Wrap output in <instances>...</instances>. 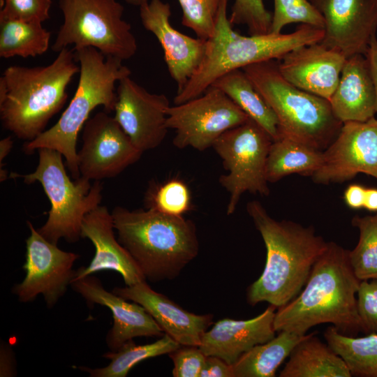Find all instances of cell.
I'll return each mask as SVG.
<instances>
[{"label": "cell", "mask_w": 377, "mask_h": 377, "mask_svg": "<svg viewBox=\"0 0 377 377\" xmlns=\"http://www.w3.org/2000/svg\"><path fill=\"white\" fill-rule=\"evenodd\" d=\"M348 253L336 242H328L300 293L276 311V332L304 335L316 325L330 323L345 334L362 332L357 309L361 281L354 274Z\"/></svg>", "instance_id": "obj_1"}, {"label": "cell", "mask_w": 377, "mask_h": 377, "mask_svg": "<svg viewBox=\"0 0 377 377\" xmlns=\"http://www.w3.org/2000/svg\"><path fill=\"white\" fill-rule=\"evenodd\" d=\"M246 211L267 253L261 275L247 288L246 301L251 306L267 302L278 309L302 290L328 242L317 235L313 226L273 219L258 201L248 202Z\"/></svg>", "instance_id": "obj_2"}, {"label": "cell", "mask_w": 377, "mask_h": 377, "mask_svg": "<svg viewBox=\"0 0 377 377\" xmlns=\"http://www.w3.org/2000/svg\"><path fill=\"white\" fill-rule=\"evenodd\" d=\"M77 62L75 50L67 47L46 66L6 68L0 77L3 126L27 142L44 132L67 100V87L80 72Z\"/></svg>", "instance_id": "obj_3"}, {"label": "cell", "mask_w": 377, "mask_h": 377, "mask_svg": "<svg viewBox=\"0 0 377 377\" xmlns=\"http://www.w3.org/2000/svg\"><path fill=\"white\" fill-rule=\"evenodd\" d=\"M111 214L117 239L146 280L175 279L199 253L196 226L183 216L122 207H116Z\"/></svg>", "instance_id": "obj_4"}, {"label": "cell", "mask_w": 377, "mask_h": 377, "mask_svg": "<svg viewBox=\"0 0 377 377\" xmlns=\"http://www.w3.org/2000/svg\"><path fill=\"white\" fill-rule=\"evenodd\" d=\"M229 0H221L214 31L206 40L199 67L174 98L175 105L201 96L217 79L235 69L269 60H279L303 45L320 43L324 29L302 24L292 33L245 36L235 32L227 16Z\"/></svg>", "instance_id": "obj_5"}, {"label": "cell", "mask_w": 377, "mask_h": 377, "mask_svg": "<svg viewBox=\"0 0 377 377\" xmlns=\"http://www.w3.org/2000/svg\"><path fill=\"white\" fill-rule=\"evenodd\" d=\"M75 54L80 64V76L73 98L57 122L34 140L26 142L23 149L27 154L40 148L57 150L64 156L71 176L78 179V133L96 107L103 106L107 112L114 111L115 83L130 76L131 71L121 59L105 57L94 47L80 48Z\"/></svg>", "instance_id": "obj_6"}, {"label": "cell", "mask_w": 377, "mask_h": 377, "mask_svg": "<svg viewBox=\"0 0 377 377\" xmlns=\"http://www.w3.org/2000/svg\"><path fill=\"white\" fill-rule=\"evenodd\" d=\"M242 69L274 112L280 137L320 151L334 141L343 123L334 116L327 99L288 82L275 60L253 64Z\"/></svg>", "instance_id": "obj_7"}, {"label": "cell", "mask_w": 377, "mask_h": 377, "mask_svg": "<svg viewBox=\"0 0 377 377\" xmlns=\"http://www.w3.org/2000/svg\"><path fill=\"white\" fill-rule=\"evenodd\" d=\"M39 161L36 170L27 175L11 173V177H22L26 184L38 182L50 200L51 209L45 224L38 232L50 242L57 244L64 238L75 242L81 237L84 216L100 205L102 184L100 181L80 177L72 182L57 150L38 149Z\"/></svg>", "instance_id": "obj_8"}, {"label": "cell", "mask_w": 377, "mask_h": 377, "mask_svg": "<svg viewBox=\"0 0 377 377\" xmlns=\"http://www.w3.org/2000/svg\"><path fill=\"white\" fill-rule=\"evenodd\" d=\"M64 22L52 50L69 45L76 50L94 47L105 57L127 60L138 50L131 25L123 19L124 8L117 0H58Z\"/></svg>", "instance_id": "obj_9"}, {"label": "cell", "mask_w": 377, "mask_h": 377, "mask_svg": "<svg viewBox=\"0 0 377 377\" xmlns=\"http://www.w3.org/2000/svg\"><path fill=\"white\" fill-rule=\"evenodd\" d=\"M273 140L256 121L228 130L212 147L222 159L227 174L220 176V184L228 192L226 214H232L245 192L267 196L266 163Z\"/></svg>", "instance_id": "obj_10"}, {"label": "cell", "mask_w": 377, "mask_h": 377, "mask_svg": "<svg viewBox=\"0 0 377 377\" xmlns=\"http://www.w3.org/2000/svg\"><path fill=\"white\" fill-rule=\"evenodd\" d=\"M249 117L223 91L209 87L201 96L167 110L166 125L175 131L173 145L203 151L226 131Z\"/></svg>", "instance_id": "obj_11"}, {"label": "cell", "mask_w": 377, "mask_h": 377, "mask_svg": "<svg viewBox=\"0 0 377 377\" xmlns=\"http://www.w3.org/2000/svg\"><path fill=\"white\" fill-rule=\"evenodd\" d=\"M26 240L23 281L13 286L12 293L20 302L34 301L42 294L47 308H52L66 292L75 274L73 266L79 255L63 251L45 239L30 221Z\"/></svg>", "instance_id": "obj_12"}, {"label": "cell", "mask_w": 377, "mask_h": 377, "mask_svg": "<svg viewBox=\"0 0 377 377\" xmlns=\"http://www.w3.org/2000/svg\"><path fill=\"white\" fill-rule=\"evenodd\" d=\"M142 153L114 117L99 112L83 126L82 146L77 152L80 177L90 181L114 177L138 161Z\"/></svg>", "instance_id": "obj_13"}, {"label": "cell", "mask_w": 377, "mask_h": 377, "mask_svg": "<svg viewBox=\"0 0 377 377\" xmlns=\"http://www.w3.org/2000/svg\"><path fill=\"white\" fill-rule=\"evenodd\" d=\"M323 154L320 167L311 176L316 184L341 183L360 173L377 179V118L343 123Z\"/></svg>", "instance_id": "obj_14"}, {"label": "cell", "mask_w": 377, "mask_h": 377, "mask_svg": "<svg viewBox=\"0 0 377 377\" xmlns=\"http://www.w3.org/2000/svg\"><path fill=\"white\" fill-rule=\"evenodd\" d=\"M118 82L114 118L142 152L158 147L168 130V97L147 91L130 76Z\"/></svg>", "instance_id": "obj_15"}, {"label": "cell", "mask_w": 377, "mask_h": 377, "mask_svg": "<svg viewBox=\"0 0 377 377\" xmlns=\"http://www.w3.org/2000/svg\"><path fill=\"white\" fill-rule=\"evenodd\" d=\"M325 21L320 43L346 58L365 55L377 31V0H309Z\"/></svg>", "instance_id": "obj_16"}, {"label": "cell", "mask_w": 377, "mask_h": 377, "mask_svg": "<svg viewBox=\"0 0 377 377\" xmlns=\"http://www.w3.org/2000/svg\"><path fill=\"white\" fill-rule=\"evenodd\" d=\"M170 6L162 0H151L140 7L143 27L158 39L170 77L183 89L201 64L206 40L192 38L175 29L170 22Z\"/></svg>", "instance_id": "obj_17"}, {"label": "cell", "mask_w": 377, "mask_h": 377, "mask_svg": "<svg viewBox=\"0 0 377 377\" xmlns=\"http://www.w3.org/2000/svg\"><path fill=\"white\" fill-rule=\"evenodd\" d=\"M71 286L89 305L98 304L110 310L113 324L105 339L110 350L117 351L135 337H158L164 334L142 306L108 291L99 279L92 274L73 281Z\"/></svg>", "instance_id": "obj_18"}, {"label": "cell", "mask_w": 377, "mask_h": 377, "mask_svg": "<svg viewBox=\"0 0 377 377\" xmlns=\"http://www.w3.org/2000/svg\"><path fill=\"white\" fill-rule=\"evenodd\" d=\"M346 60L340 52L316 43L288 52L279 60L278 67L293 85L329 101L338 85Z\"/></svg>", "instance_id": "obj_19"}, {"label": "cell", "mask_w": 377, "mask_h": 377, "mask_svg": "<svg viewBox=\"0 0 377 377\" xmlns=\"http://www.w3.org/2000/svg\"><path fill=\"white\" fill-rule=\"evenodd\" d=\"M112 291L142 306L164 334L181 346H199L203 334L213 323L212 314L188 311L166 295L154 290L146 281L116 287Z\"/></svg>", "instance_id": "obj_20"}, {"label": "cell", "mask_w": 377, "mask_h": 377, "mask_svg": "<svg viewBox=\"0 0 377 377\" xmlns=\"http://www.w3.org/2000/svg\"><path fill=\"white\" fill-rule=\"evenodd\" d=\"M112 214L99 205L84 218L81 237L89 239L95 247V255L87 267L75 270L73 281L102 271L113 270L121 275L131 286L146 279L128 251L115 238Z\"/></svg>", "instance_id": "obj_21"}, {"label": "cell", "mask_w": 377, "mask_h": 377, "mask_svg": "<svg viewBox=\"0 0 377 377\" xmlns=\"http://www.w3.org/2000/svg\"><path fill=\"white\" fill-rule=\"evenodd\" d=\"M276 309L269 304L251 319H221L203 334L199 348L206 356L218 357L232 365L251 348L275 337Z\"/></svg>", "instance_id": "obj_22"}, {"label": "cell", "mask_w": 377, "mask_h": 377, "mask_svg": "<svg viewBox=\"0 0 377 377\" xmlns=\"http://www.w3.org/2000/svg\"><path fill=\"white\" fill-rule=\"evenodd\" d=\"M329 101L334 116L342 123L365 121L375 117L376 94L364 55L346 59Z\"/></svg>", "instance_id": "obj_23"}, {"label": "cell", "mask_w": 377, "mask_h": 377, "mask_svg": "<svg viewBox=\"0 0 377 377\" xmlns=\"http://www.w3.org/2000/svg\"><path fill=\"white\" fill-rule=\"evenodd\" d=\"M306 334L293 349L280 377H351L344 360L317 337Z\"/></svg>", "instance_id": "obj_24"}, {"label": "cell", "mask_w": 377, "mask_h": 377, "mask_svg": "<svg viewBox=\"0 0 377 377\" xmlns=\"http://www.w3.org/2000/svg\"><path fill=\"white\" fill-rule=\"evenodd\" d=\"M211 86L223 91L250 119L260 125L273 140L279 138V122L274 112L242 69L229 71Z\"/></svg>", "instance_id": "obj_25"}, {"label": "cell", "mask_w": 377, "mask_h": 377, "mask_svg": "<svg viewBox=\"0 0 377 377\" xmlns=\"http://www.w3.org/2000/svg\"><path fill=\"white\" fill-rule=\"evenodd\" d=\"M306 334L279 332L271 340L258 344L232 365L233 377H274L283 361Z\"/></svg>", "instance_id": "obj_26"}, {"label": "cell", "mask_w": 377, "mask_h": 377, "mask_svg": "<svg viewBox=\"0 0 377 377\" xmlns=\"http://www.w3.org/2000/svg\"><path fill=\"white\" fill-rule=\"evenodd\" d=\"M323 151L280 137L273 140L266 163V178L274 183L292 174L311 177L321 165Z\"/></svg>", "instance_id": "obj_27"}, {"label": "cell", "mask_w": 377, "mask_h": 377, "mask_svg": "<svg viewBox=\"0 0 377 377\" xmlns=\"http://www.w3.org/2000/svg\"><path fill=\"white\" fill-rule=\"evenodd\" d=\"M327 343L347 364L352 376L377 377V334L355 337L341 333L334 326L324 332Z\"/></svg>", "instance_id": "obj_28"}, {"label": "cell", "mask_w": 377, "mask_h": 377, "mask_svg": "<svg viewBox=\"0 0 377 377\" xmlns=\"http://www.w3.org/2000/svg\"><path fill=\"white\" fill-rule=\"evenodd\" d=\"M180 346L166 334L156 341L144 345H137L132 339L117 351L110 350L103 355L104 358L110 360L106 367L94 369L78 367L77 369L88 373L91 377H126L129 371L140 362L165 354L169 355Z\"/></svg>", "instance_id": "obj_29"}, {"label": "cell", "mask_w": 377, "mask_h": 377, "mask_svg": "<svg viewBox=\"0 0 377 377\" xmlns=\"http://www.w3.org/2000/svg\"><path fill=\"white\" fill-rule=\"evenodd\" d=\"M43 22L0 19V57H35L49 48L50 32Z\"/></svg>", "instance_id": "obj_30"}, {"label": "cell", "mask_w": 377, "mask_h": 377, "mask_svg": "<svg viewBox=\"0 0 377 377\" xmlns=\"http://www.w3.org/2000/svg\"><path fill=\"white\" fill-rule=\"evenodd\" d=\"M351 223L359 230L358 242L348 253L354 274L360 281L377 279V212L356 215Z\"/></svg>", "instance_id": "obj_31"}, {"label": "cell", "mask_w": 377, "mask_h": 377, "mask_svg": "<svg viewBox=\"0 0 377 377\" xmlns=\"http://www.w3.org/2000/svg\"><path fill=\"white\" fill-rule=\"evenodd\" d=\"M269 33L279 34L291 23H301L324 29L325 21L309 0H274Z\"/></svg>", "instance_id": "obj_32"}, {"label": "cell", "mask_w": 377, "mask_h": 377, "mask_svg": "<svg viewBox=\"0 0 377 377\" xmlns=\"http://www.w3.org/2000/svg\"><path fill=\"white\" fill-rule=\"evenodd\" d=\"M182 11V24L197 38L207 40L214 31L221 0H178Z\"/></svg>", "instance_id": "obj_33"}, {"label": "cell", "mask_w": 377, "mask_h": 377, "mask_svg": "<svg viewBox=\"0 0 377 377\" xmlns=\"http://www.w3.org/2000/svg\"><path fill=\"white\" fill-rule=\"evenodd\" d=\"M149 207L172 216H183L191 207L187 185L177 179L159 186L148 195Z\"/></svg>", "instance_id": "obj_34"}, {"label": "cell", "mask_w": 377, "mask_h": 377, "mask_svg": "<svg viewBox=\"0 0 377 377\" xmlns=\"http://www.w3.org/2000/svg\"><path fill=\"white\" fill-rule=\"evenodd\" d=\"M272 14L263 0H234L229 17L232 25H244L251 36L270 32Z\"/></svg>", "instance_id": "obj_35"}, {"label": "cell", "mask_w": 377, "mask_h": 377, "mask_svg": "<svg viewBox=\"0 0 377 377\" xmlns=\"http://www.w3.org/2000/svg\"><path fill=\"white\" fill-rule=\"evenodd\" d=\"M51 0H5L0 19L43 22L50 19Z\"/></svg>", "instance_id": "obj_36"}, {"label": "cell", "mask_w": 377, "mask_h": 377, "mask_svg": "<svg viewBox=\"0 0 377 377\" xmlns=\"http://www.w3.org/2000/svg\"><path fill=\"white\" fill-rule=\"evenodd\" d=\"M357 309L362 332L377 334V279L360 281Z\"/></svg>", "instance_id": "obj_37"}, {"label": "cell", "mask_w": 377, "mask_h": 377, "mask_svg": "<svg viewBox=\"0 0 377 377\" xmlns=\"http://www.w3.org/2000/svg\"><path fill=\"white\" fill-rule=\"evenodd\" d=\"M174 377H199L206 355L196 346H180L169 354Z\"/></svg>", "instance_id": "obj_38"}, {"label": "cell", "mask_w": 377, "mask_h": 377, "mask_svg": "<svg viewBox=\"0 0 377 377\" xmlns=\"http://www.w3.org/2000/svg\"><path fill=\"white\" fill-rule=\"evenodd\" d=\"M199 377H233L232 365L216 356H207Z\"/></svg>", "instance_id": "obj_39"}, {"label": "cell", "mask_w": 377, "mask_h": 377, "mask_svg": "<svg viewBox=\"0 0 377 377\" xmlns=\"http://www.w3.org/2000/svg\"><path fill=\"white\" fill-rule=\"evenodd\" d=\"M366 187L358 184H350L345 190L343 199L348 207L353 209L364 207Z\"/></svg>", "instance_id": "obj_40"}, {"label": "cell", "mask_w": 377, "mask_h": 377, "mask_svg": "<svg viewBox=\"0 0 377 377\" xmlns=\"http://www.w3.org/2000/svg\"><path fill=\"white\" fill-rule=\"evenodd\" d=\"M371 79L376 94V114H377V38L375 36L371 40L365 54Z\"/></svg>", "instance_id": "obj_41"}, {"label": "cell", "mask_w": 377, "mask_h": 377, "mask_svg": "<svg viewBox=\"0 0 377 377\" xmlns=\"http://www.w3.org/2000/svg\"><path fill=\"white\" fill-rule=\"evenodd\" d=\"M364 208L372 212H377V188H367L364 202Z\"/></svg>", "instance_id": "obj_42"}, {"label": "cell", "mask_w": 377, "mask_h": 377, "mask_svg": "<svg viewBox=\"0 0 377 377\" xmlns=\"http://www.w3.org/2000/svg\"><path fill=\"white\" fill-rule=\"evenodd\" d=\"M13 147V140L10 136L2 139L0 142V162L8 155Z\"/></svg>", "instance_id": "obj_43"}, {"label": "cell", "mask_w": 377, "mask_h": 377, "mask_svg": "<svg viewBox=\"0 0 377 377\" xmlns=\"http://www.w3.org/2000/svg\"><path fill=\"white\" fill-rule=\"evenodd\" d=\"M124 1L130 5L139 6V8L148 3V0H124Z\"/></svg>", "instance_id": "obj_44"}]
</instances>
